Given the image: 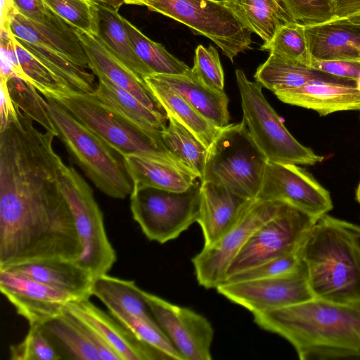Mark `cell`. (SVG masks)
<instances>
[{
	"instance_id": "cell-14",
	"label": "cell",
	"mask_w": 360,
	"mask_h": 360,
	"mask_svg": "<svg viewBox=\"0 0 360 360\" xmlns=\"http://www.w3.org/2000/svg\"><path fill=\"white\" fill-rule=\"evenodd\" d=\"M216 289L219 294L252 314L285 307L314 298L308 283L305 266L292 275L223 283Z\"/></svg>"
},
{
	"instance_id": "cell-49",
	"label": "cell",
	"mask_w": 360,
	"mask_h": 360,
	"mask_svg": "<svg viewBox=\"0 0 360 360\" xmlns=\"http://www.w3.org/2000/svg\"><path fill=\"white\" fill-rule=\"evenodd\" d=\"M98 5L106 6L118 10L125 0H91Z\"/></svg>"
},
{
	"instance_id": "cell-44",
	"label": "cell",
	"mask_w": 360,
	"mask_h": 360,
	"mask_svg": "<svg viewBox=\"0 0 360 360\" xmlns=\"http://www.w3.org/2000/svg\"><path fill=\"white\" fill-rule=\"evenodd\" d=\"M16 10L36 23L75 37L74 28L56 15L44 0H12Z\"/></svg>"
},
{
	"instance_id": "cell-17",
	"label": "cell",
	"mask_w": 360,
	"mask_h": 360,
	"mask_svg": "<svg viewBox=\"0 0 360 360\" xmlns=\"http://www.w3.org/2000/svg\"><path fill=\"white\" fill-rule=\"evenodd\" d=\"M256 199L245 198L220 184L200 181L197 222L202 229L204 246L212 245L230 231Z\"/></svg>"
},
{
	"instance_id": "cell-31",
	"label": "cell",
	"mask_w": 360,
	"mask_h": 360,
	"mask_svg": "<svg viewBox=\"0 0 360 360\" xmlns=\"http://www.w3.org/2000/svg\"><path fill=\"white\" fill-rule=\"evenodd\" d=\"M99 32L96 37L136 75L144 79L152 71L139 58L121 20L118 10L98 5Z\"/></svg>"
},
{
	"instance_id": "cell-37",
	"label": "cell",
	"mask_w": 360,
	"mask_h": 360,
	"mask_svg": "<svg viewBox=\"0 0 360 360\" xmlns=\"http://www.w3.org/2000/svg\"><path fill=\"white\" fill-rule=\"evenodd\" d=\"M7 85L15 106L39 123L46 131L56 136L55 127L48 112L46 99L41 97V94L39 93L30 82L18 77L9 78Z\"/></svg>"
},
{
	"instance_id": "cell-35",
	"label": "cell",
	"mask_w": 360,
	"mask_h": 360,
	"mask_svg": "<svg viewBox=\"0 0 360 360\" xmlns=\"http://www.w3.org/2000/svg\"><path fill=\"white\" fill-rule=\"evenodd\" d=\"M15 46L25 81L33 85L45 98L56 99L76 92L24 48L16 39Z\"/></svg>"
},
{
	"instance_id": "cell-41",
	"label": "cell",
	"mask_w": 360,
	"mask_h": 360,
	"mask_svg": "<svg viewBox=\"0 0 360 360\" xmlns=\"http://www.w3.org/2000/svg\"><path fill=\"white\" fill-rule=\"evenodd\" d=\"M304 266L297 252L274 258L237 273L227 278L224 283L286 276L297 273Z\"/></svg>"
},
{
	"instance_id": "cell-5",
	"label": "cell",
	"mask_w": 360,
	"mask_h": 360,
	"mask_svg": "<svg viewBox=\"0 0 360 360\" xmlns=\"http://www.w3.org/2000/svg\"><path fill=\"white\" fill-rule=\"evenodd\" d=\"M268 160L246 125L229 124L221 129L208 148L201 181L224 186L249 199H256Z\"/></svg>"
},
{
	"instance_id": "cell-11",
	"label": "cell",
	"mask_w": 360,
	"mask_h": 360,
	"mask_svg": "<svg viewBox=\"0 0 360 360\" xmlns=\"http://www.w3.org/2000/svg\"><path fill=\"white\" fill-rule=\"evenodd\" d=\"M283 202L256 199L238 223L216 243L203 246L192 259L196 279L205 288H216L253 232L274 217Z\"/></svg>"
},
{
	"instance_id": "cell-18",
	"label": "cell",
	"mask_w": 360,
	"mask_h": 360,
	"mask_svg": "<svg viewBox=\"0 0 360 360\" xmlns=\"http://www.w3.org/2000/svg\"><path fill=\"white\" fill-rule=\"evenodd\" d=\"M88 59V68L128 91L146 106L168 119L167 115L144 79L122 63L96 37L74 29Z\"/></svg>"
},
{
	"instance_id": "cell-3",
	"label": "cell",
	"mask_w": 360,
	"mask_h": 360,
	"mask_svg": "<svg viewBox=\"0 0 360 360\" xmlns=\"http://www.w3.org/2000/svg\"><path fill=\"white\" fill-rule=\"evenodd\" d=\"M56 136L95 186L106 195L124 199L133 190L124 158L52 98L46 97Z\"/></svg>"
},
{
	"instance_id": "cell-22",
	"label": "cell",
	"mask_w": 360,
	"mask_h": 360,
	"mask_svg": "<svg viewBox=\"0 0 360 360\" xmlns=\"http://www.w3.org/2000/svg\"><path fill=\"white\" fill-rule=\"evenodd\" d=\"M43 283L77 300L90 298L95 278L77 260L49 259L25 264L8 269Z\"/></svg>"
},
{
	"instance_id": "cell-19",
	"label": "cell",
	"mask_w": 360,
	"mask_h": 360,
	"mask_svg": "<svg viewBox=\"0 0 360 360\" xmlns=\"http://www.w3.org/2000/svg\"><path fill=\"white\" fill-rule=\"evenodd\" d=\"M62 359L122 360L119 354L67 309L41 326Z\"/></svg>"
},
{
	"instance_id": "cell-10",
	"label": "cell",
	"mask_w": 360,
	"mask_h": 360,
	"mask_svg": "<svg viewBox=\"0 0 360 360\" xmlns=\"http://www.w3.org/2000/svg\"><path fill=\"white\" fill-rule=\"evenodd\" d=\"M316 219L283 202L276 214L249 238L231 262L226 278L274 258L298 252Z\"/></svg>"
},
{
	"instance_id": "cell-4",
	"label": "cell",
	"mask_w": 360,
	"mask_h": 360,
	"mask_svg": "<svg viewBox=\"0 0 360 360\" xmlns=\"http://www.w3.org/2000/svg\"><path fill=\"white\" fill-rule=\"evenodd\" d=\"M54 100L122 156L136 155L165 163L196 177L168 150L162 137L153 136L131 123L93 93L74 92Z\"/></svg>"
},
{
	"instance_id": "cell-48",
	"label": "cell",
	"mask_w": 360,
	"mask_h": 360,
	"mask_svg": "<svg viewBox=\"0 0 360 360\" xmlns=\"http://www.w3.org/2000/svg\"><path fill=\"white\" fill-rule=\"evenodd\" d=\"M336 18L349 19L360 15V0H332Z\"/></svg>"
},
{
	"instance_id": "cell-52",
	"label": "cell",
	"mask_w": 360,
	"mask_h": 360,
	"mask_svg": "<svg viewBox=\"0 0 360 360\" xmlns=\"http://www.w3.org/2000/svg\"><path fill=\"white\" fill-rule=\"evenodd\" d=\"M217 1H221V0H217Z\"/></svg>"
},
{
	"instance_id": "cell-47",
	"label": "cell",
	"mask_w": 360,
	"mask_h": 360,
	"mask_svg": "<svg viewBox=\"0 0 360 360\" xmlns=\"http://www.w3.org/2000/svg\"><path fill=\"white\" fill-rule=\"evenodd\" d=\"M6 79H1L0 131L4 129L18 117L17 108L13 104L8 89Z\"/></svg>"
},
{
	"instance_id": "cell-6",
	"label": "cell",
	"mask_w": 360,
	"mask_h": 360,
	"mask_svg": "<svg viewBox=\"0 0 360 360\" xmlns=\"http://www.w3.org/2000/svg\"><path fill=\"white\" fill-rule=\"evenodd\" d=\"M241 98L243 122L268 161L314 165L323 160L288 131L265 98L262 85L250 81L242 70L235 72Z\"/></svg>"
},
{
	"instance_id": "cell-25",
	"label": "cell",
	"mask_w": 360,
	"mask_h": 360,
	"mask_svg": "<svg viewBox=\"0 0 360 360\" xmlns=\"http://www.w3.org/2000/svg\"><path fill=\"white\" fill-rule=\"evenodd\" d=\"M144 80L165 109L167 117H172L188 129L207 148L221 128L210 122L181 95L155 74Z\"/></svg>"
},
{
	"instance_id": "cell-39",
	"label": "cell",
	"mask_w": 360,
	"mask_h": 360,
	"mask_svg": "<svg viewBox=\"0 0 360 360\" xmlns=\"http://www.w3.org/2000/svg\"><path fill=\"white\" fill-rule=\"evenodd\" d=\"M141 342L159 350L169 359L183 360L160 326L153 325L139 318L122 312L110 313Z\"/></svg>"
},
{
	"instance_id": "cell-8",
	"label": "cell",
	"mask_w": 360,
	"mask_h": 360,
	"mask_svg": "<svg viewBox=\"0 0 360 360\" xmlns=\"http://www.w3.org/2000/svg\"><path fill=\"white\" fill-rule=\"evenodd\" d=\"M200 191L198 181L181 192L150 187L132 191L130 209L133 219L148 240L165 243L197 222Z\"/></svg>"
},
{
	"instance_id": "cell-50",
	"label": "cell",
	"mask_w": 360,
	"mask_h": 360,
	"mask_svg": "<svg viewBox=\"0 0 360 360\" xmlns=\"http://www.w3.org/2000/svg\"><path fill=\"white\" fill-rule=\"evenodd\" d=\"M349 20H351L352 22L355 23L356 25H357L360 27V15L351 18Z\"/></svg>"
},
{
	"instance_id": "cell-2",
	"label": "cell",
	"mask_w": 360,
	"mask_h": 360,
	"mask_svg": "<svg viewBox=\"0 0 360 360\" xmlns=\"http://www.w3.org/2000/svg\"><path fill=\"white\" fill-rule=\"evenodd\" d=\"M297 252L314 298L360 303L359 226L326 214L316 220Z\"/></svg>"
},
{
	"instance_id": "cell-43",
	"label": "cell",
	"mask_w": 360,
	"mask_h": 360,
	"mask_svg": "<svg viewBox=\"0 0 360 360\" xmlns=\"http://www.w3.org/2000/svg\"><path fill=\"white\" fill-rule=\"evenodd\" d=\"M191 71L209 87L224 91V75L216 49L198 45L195 49L193 66Z\"/></svg>"
},
{
	"instance_id": "cell-27",
	"label": "cell",
	"mask_w": 360,
	"mask_h": 360,
	"mask_svg": "<svg viewBox=\"0 0 360 360\" xmlns=\"http://www.w3.org/2000/svg\"><path fill=\"white\" fill-rule=\"evenodd\" d=\"M141 290L134 281L122 279L105 274L95 278L92 295L104 304L109 313L128 314L159 326L150 312Z\"/></svg>"
},
{
	"instance_id": "cell-15",
	"label": "cell",
	"mask_w": 360,
	"mask_h": 360,
	"mask_svg": "<svg viewBox=\"0 0 360 360\" xmlns=\"http://www.w3.org/2000/svg\"><path fill=\"white\" fill-rule=\"evenodd\" d=\"M0 290L29 326H42L61 314L75 297L43 283L0 269Z\"/></svg>"
},
{
	"instance_id": "cell-51",
	"label": "cell",
	"mask_w": 360,
	"mask_h": 360,
	"mask_svg": "<svg viewBox=\"0 0 360 360\" xmlns=\"http://www.w3.org/2000/svg\"><path fill=\"white\" fill-rule=\"evenodd\" d=\"M356 199L357 202L360 204V181L358 184L356 191Z\"/></svg>"
},
{
	"instance_id": "cell-9",
	"label": "cell",
	"mask_w": 360,
	"mask_h": 360,
	"mask_svg": "<svg viewBox=\"0 0 360 360\" xmlns=\"http://www.w3.org/2000/svg\"><path fill=\"white\" fill-rule=\"evenodd\" d=\"M60 188L72 214L82 255L77 261L88 268L94 278L108 274L117 260L104 225L103 215L93 191L72 167L65 166Z\"/></svg>"
},
{
	"instance_id": "cell-13",
	"label": "cell",
	"mask_w": 360,
	"mask_h": 360,
	"mask_svg": "<svg viewBox=\"0 0 360 360\" xmlns=\"http://www.w3.org/2000/svg\"><path fill=\"white\" fill-rule=\"evenodd\" d=\"M153 317L183 360H210L214 329L202 315L141 290Z\"/></svg>"
},
{
	"instance_id": "cell-38",
	"label": "cell",
	"mask_w": 360,
	"mask_h": 360,
	"mask_svg": "<svg viewBox=\"0 0 360 360\" xmlns=\"http://www.w3.org/2000/svg\"><path fill=\"white\" fill-rule=\"evenodd\" d=\"M56 15L76 30L96 37L99 32L98 4L91 0H44Z\"/></svg>"
},
{
	"instance_id": "cell-46",
	"label": "cell",
	"mask_w": 360,
	"mask_h": 360,
	"mask_svg": "<svg viewBox=\"0 0 360 360\" xmlns=\"http://www.w3.org/2000/svg\"><path fill=\"white\" fill-rule=\"evenodd\" d=\"M311 67L328 75L356 82L360 75V62L318 60L312 59Z\"/></svg>"
},
{
	"instance_id": "cell-23",
	"label": "cell",
	"mask_w": 360,
	"mask_h": 360,
	"mask_svg": "<svg viewBox=\"0 0 360 360\" xmlns=\"http://www.w3.org/2000/svg\"><path fill=\"white\" fill-rule=\"evenodd\" d=\"M155 75L210 122L219 128L229 124V98L226 93L205 84L191 71V68L186 75Z\"/></svg>"
},
{
	"instance_id": "cell-1",
	"label": "cell",
	"mask_w": 360,
	"mask_h": 360,
	"mask_svg": "<svg viewBox=\"0 0 360 360\" xmlns=\"http://www.w3.org/2000/svg\"><path fill=\"white\" fill-rule=\"evenodd\" d=\"M252 314L260 328L288 340L301 360L360 359V303L313 298Z\"/></svg>"
},
{
	"instance_id": "cell-29",
	"label": "cell",
	"mask_w": 360,
	"mask_h": 360,
	"mask_svg": "<svg viewBox=\"0 0 360 360\" xmlns=\"http://www.w3.org/2000/svg\"><path fill=\"white\" fill-rule=\"evenodd\" d=\"M133 190L155 188L181 192L189 188L197 178L165 163L136 155L123 156Z\"/></svg>"
},
{
	"instance_id": "cell-26",
	"label": "cell",
	"mask_w": 360,
	"mask_h": 360,
	"mask_svg": "<svg viewBox=\"0 0 360 360\" xmlns=\"http://www.w3.org/2000/svg\"><path fill=\"white\" fill-rule=\"evenodd\" d=\"M97 77L98 82L93 94L98 100L143 131L162 137L161 133L166 129L168 119L152 110L107 78Z\"/></svg>"
},
{
	"instance_id": "cell-28",
	"label": "cell",
	"mask_w": 360,
	"mask_h": 360,
	"mask_svg": "<svg viewBox=\"0 0 360 360\" xmlns=\"http://www.w3.org/2000/svg\"><path fill=\"white\" fill-rule=\"evenodd\" d=\"M264 43L269 42L278 30L294 22L283 0H221Z\"/></svg>"
},
{
	"instance_id": "cell-42",
	"label": "cell",
	"mask_w": 360,
	"mask_h": 360,
	"mask_svg": "<svg viewBox=\"0 0 360 360\" xmlns=\"http://www.w3.org/2000/svg\"><path fill=\"white\" fill-rule=\"evenodd\" d=\"M295 22L311 26L336 19L332 0H283Z\"/></svg>"
},
{
	"instance_id": "cell-7",
	"label": "cell",
	"mask_w": 360,
	"mask_h": 360,
	"mask_svg": "<svg viewBox=\"0 0 360 360\" xmlns=\"http://www.w3.org/2000/svg\"><path fill=\"white\" fill-rule=\"evenodd\" d=\"M124 4L145 6L186 25L211 39L231 62L252 43V32L221 1L125 0Z\"/></svg>"
},
{
	"instance_id": "cell-45",
	"label": "cell",
	"mask_w": 360,
	"mask_h": 360,
	"mask_svg": "<svg viewBox=\"0 0 360 360\" xmlns=\"http://www.w3.org/2000/svg\"><path fill=\"white\" fill-rule=\"evenodd\" d=\"M12 77L25 80L16 51L15 39L7 23L1 26V79L8 80Z\"/></svg>"
},
{
	"instance_id": "cell-12",
	"label": "cell",
	"mask_w": 360,
	"mask_h": 360,
	"mask_svg": "<svg viewBox=\"0 0 360 360\" xmlns=\"http://www.w3.org/2000/svg\"><path fill=\"white\" fill-rule=\"evenodd\" d=\"M297 165L268 161L257 198L287 203L319 219L333 207L330 193Z\"/></svg>"
},
{
	"instance_id": "cell-21",
	"label": "cell",
	"mask_w": 360,
	"mask_h": 360,
	"mask_svg": "<svg viewBox=\"0 0 360 360\" xmlns=\"http://www.w3.org/2000/svg\"><path fill=\"white\" fill-rule=\"evenodd\" d=\"M304 32L312 59L360 62V27L349 19L305 26Z\"/></svg>"
},
{
	"instance_id": "cell-36",
	"label": "cell",
	"mask_w": 360,
	"mask_h": 360,
	"mask_svg": "<svg viewBox=\"0 0 360 360\" xmlns=\"http://www.w3.org/2000/svg\"><path fill=\"white\" fill-rule=\"evenodd\" d=\"M261 49L285 60L311 67L312 58L304 26L297 22H291L281 27L269 42L263 44Z\"/></svg>"
},
{
	"instance_id": "cell-24",
	"label": "cell",
	"mask_w": 360,
	"mask_h": 360,
	"mask_svg": "<svg viewBox=\"0 0 360 360\" xmlns=\"http://www.w3.org/2000/svg\"><path fill=\"white\" fill-rule=\"evenodd\" d=\"M8 23L12 34L25 42L54 50L76 65L88 68L86 53L77 35H68L34 22L14 8L8 14Z\"/></svg>"
},
{
	"instance_id": "cell-33",
	"label": "cell",
	"mask_w": 360,
	"mask_h": 360,
	"mask_svg": "<svg viewBox=\"0 0 360 360\" xmlns=\"http://www.w3.org/2000/svg\"><path fill=\"white\" fill-rule=\"evenodd\" d=\"M15 39L74 91L82 94L94 92L97 85L94 74L87 72L85 68L76 65L54 50Z\"/></svg>"
},
{
	"instance_id": "cell-16",
	"label": "cell",
	"mask_w": 360,
	"mask_h": 360,
	"mask_svg": "<svg viewBox=\"0 0 360 360\" xmlns=\"http://www.w3.org/2000/svg\"><path fill=\"white\" fill-rule=\"evenodd\" d=\"M67 310L89 327L122 360H168V356L136 338L124 325L89 300L70 302Z\"/></svg>"
},
{
	"instance_id": "cell-32",
	"label": "cell",
	"mask_w": 360,
	"mask_h": 360,
	"mask_svg": "<svg viewBox=\"0 0 360 360\" xmlns=\"http://www.w3.org/2000/svg\"><path fill=\"white\" fill-rule=\"evenodd\" d=\"M120 18L135 53L153 74L179 75L191 71L185 63L169 53L161 44L150 39L122 15Z\"/></svg>"
},
{
	"instance_id": "cell-20",
	"label": "cell",
	"mask_w": 360,
	"mask_h": 360,
	"mask_svg": "<svg viewBox=\"0 0 360 360\" xmlns=\"http://www.w3.org/2000/svg\"><path fill=\"white\" fill-rule=\"evenodd\" d=\"M274 94L283 103L315 110L322 116L360 110V90L354 81L314 80Z\"/></svg>"
},
{
	"instance_id": "cell-40",
	"label": "cell",
	"mask_w": 360,
	"mask_h": 360,
	"mask_svg": "<svg viewBox=\"0 0 360 360\" xmlns=\"http://www.w3.org/2000/svg\"><path fill=\"white\" fill-rule=\"evenodd\" d=\"M11 360H60L62 359L41 326H30L25 338L9 347Z\"/></svg>"
},
{
	"instance_id": "cell-30",
	"label": "cell",
	"mask_w": 360,
	"mask_h": 360,
	"mask_svg": "<svg viewBox=\"0 0 360 360\" xmlns=\"http://www.w3.org/2000/svg\"><path fill=\"white\" fill-rule=\"evenodd\" d=\"M254 78L274 94L281 90L297 88L314 80L350 81L271 53L258 67Z\"/></svg>"
},
{
	"instance_id": "cell-34",
	"label": "cell",
	"mask_w": 360,
	"mask_h": 360,
	"mask_svg": "<svg viewBox=\"0 0 360 360\" xmlns=\"http://www.w3.org/2000/svg\"><path fill=\"white\" fill-rule=\"evenodd\" d=\"M168 121V125L161 133L163 143L201 181L208 148L176 120L169 117Z\"/></svg>"
}]
</instances>
